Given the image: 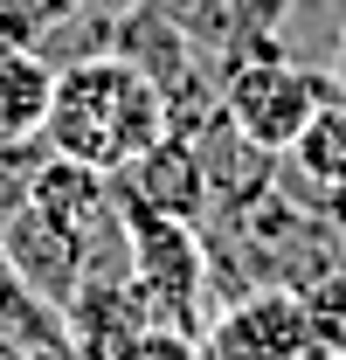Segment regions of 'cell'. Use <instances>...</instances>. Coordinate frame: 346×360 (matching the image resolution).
<instances>
[{
  "label": "cell",
  "instance_id": "cell-1",
  "mask_svg": "<svg viewBox=\"0 0 346 360\" xmlns=\"http://www.w3.org/2000/svg\"><path fill=\"white\" fill-rule=\"evenodd\" d=\"M167 132H173L167 97L153 90V77L139 63L104 49V56H70L56 70V97H49V118H42L49 153L84 160L97 174H118Z\"/></svg>",
  "mask_w": 346,
  "mask_h": 360
},
{
  "label": "cell",
  "instance_id": "cell-2",
  "mask_svg": "<svg viewBox=\"0 0 346 360\" xmlns=\"http://www.w3.org/2000/svg\"><path fill=\"white\" fill-rule=\"evenodd\" d=\"M118 215H125V270H132V284L146 291L160 333L201 340V326L215 319V284H208L201 229L180 222V215H160V208H146L132 194H118Z\"/></svg>",
  "mask_w": 346,
  "mask_h": 360
},
{
  "label": "cell",
  "instance_id": "cell-3",
  "mask_svg": "<svg viewBox=\"0 0 346 360\" xmlns=\"http://www.w3.org/2000/svg\"><path fill=\"white\" fill-rule=\"evenodd\" d=\"M326 97H333V77L291 63L284 42H257V49L222 56V111H229V125L243 139H257L263 153H284Z\"/></svg>",
  "mask_w": 346,
  "mask_h": 360
},
{
  "label": "cell",
  "instance_id": "cell-4",
  "mask_svg": "<svg viewBox=\"0 0 346 360\" xmlns=\"http://www.w3.org/2000/svg\"><path fill=\"white\" fill-rule=\"evenodd\" d=\"M63 333L77 360H132L160 333V319L132 284V270H84L77 291L63 298Z\"/></svg>",
  "mask_w": 346,
  "mask_h": 360
},
{
  "label": "cell",
  "instance_id": "cell-5",
  "mask_svg": "<svg viewBox=\"0 0 346 360\" xmlns=\"http://www.w3.org/2000/svg\"><path fill=\"white\" fill-rule=\"evenodd\" d=\"M0 257H7V270H14L42 305L63 312V298H70L77 277H84V236L63 229L42 201H28V194L14 187V194H0Z\"/></svg>",
  "mask_w": 346,
  "mask_h": 360
},
{
  "label": "cell",
  "instance_id": "cell-6",
  "mask_svg": "<svg viewBox=\"0 0 346 360\" xmlns=\"http://www.w3.org/2000/svg\"><path fill=\"white\" fill-rule=\"evenodd\" d=\"M305 347H312V333H305V305L291 284H257V291L215 305V319L201 326L208 360H298Z\"/></svg>",
  "mask_w": 346,
  "mask_h": 360
},
{
  "label": "cell",
  "instance_id": "cell-7",
  "mask_svg": "<svg viewBox=\"0 0 346 360\" xmlns=\"http://www.w3.org/2000/svg\"><path fill=\"white\" fill-rule=\"evenodd\" d=\"M277 187L305 201V208H319L326 215V201L346 194V97L333 90L312 118H305V132L277 153Z\"/></svg>",
  "mask_w": 346,
  "mask_h": 360
},
{
  "label": "cell",
  "instance_id": "cell-8",
  "mask_svg": "<svg viewBox=\"0 0 346 360\" xmlns=\"http://www.w3.org/2000/svg\"><path fill=\"white\" fill-rule=\"evenodd\" d=\"M111 180H118V194L160 208V215H180V222H201V215H208V174H201L187 132H167L160 146H146V153H139L132 167H118Z\"/></svg>",
  "mask_w": 346,
  "mask_h": 360
},
{
  "label": "cell",
  "instance_id": "cell-9",
  "mask_svg": "<svg viewBox=\"0 0 346 360\" xmlns=\"http://www.w3.org/2000/svg\"><path fill=\"white\" fill-rule=\"evenodd\" d=\"M49 97H56V63L42 56V42L0 49V146L42 139Z\"/></svg>",
  "mask_w": 346,
  "mask_h": 360
},
{
  "label": "cell",
  "instance_id": "cell-10",
  "mask_svg": "<svg viewBox=\"0 0 346 360\" xmlns=\"http://www.w3.org/2000/svg\"><path fill=\"white\" fill-rule=\"evenodd\" d=\"M298 305H305V333H312V347L346 354V257L333 270H319L312 284H298Z\"/></svg>",
  "mask_w": 346,
  "mask_h": 360
},
{
  "label": "cell",
  "instance_id": "cell-11",
  "mask_svg": "<svg viewBox=\"0 0 346 360\" xmlns=\"http://www.w3.org/2000/svg\"><path fill=\"white\" fill-rule=\"evenodd\" d=\"M139 7H153L160 21H173L187 42H201L222 63V49H229V0H139Z\"/></svg>",
  "mask_w": 346,
  "mask_h": 360
},
{
  "label": "cell",
  "instance_id": "cell-12",
  "mask_svg": "<svg viewBox=\"0 0 346 360\" xmlns=\"http://www.w3.org/2000/svg\"><path fill=\"white\" fill-rule=\"evenodd\" d=\"M298 0H229V49H257V42H284V21H291Z\"/></svg>",
  "mask_w": 346,
  "mask_h": 360
},
{
  "label": "cell",
  "instance_id": "cell-13",
  "mask_svg": "<svg viewBox=\"0 0 346 360\" xmlns=\"http://www.w3.org/2000/svg\"><path fill=\"white\" fill-rule=\"evenodd\" d=\"M132 360H208V354H201V340H187V333H153Z\"/></svg>",
  "mask_w": 346,
  "mask_h": 360
},
{
  "label": "cell",
  "instance_id": "cell-14",
  "mask_svg": "<svg viewBox=\"0 0 346 360\" xmlns=\"http://www.w3.org/2000/svg\"><path fill=\"white\" fill-rule=\"evenodd\" d=\"M326 222H333V236H340V257H346V194H333V201H326Z\"/></svg>",
  "mask_w": 346,
  "mask_h": 360
},
{
  "label": "cell",
  "instance_id": "cell-15",
  "mask_svg": "<svg viewBox=\"0 0 346 360\" xmlns=\"http://www.w3.org/2000/svg\"><path fill=\"white\" fill-rule=\"evenodd\" d=\"M326 77H333V90L346 97V21H340V49H333V70H326Z\"/></svg>",
  "mask_w": 346,
  "mask_h": 360
},
{
  "label": "cell",
  "instance_id": "cell-16",
  "mask_svg": "<svg viewBox=\"0 0 346 360\" xmlns=\"http://www.w3.org/2000/svg\"><path fill=\"white\" fill-rule=\"evenodd\" d=\"M298 360H340V354H326V347H305V354Z\"/></svg>",
  "mask_w": 346,
  "mask_h": 360
}]
</instances>
